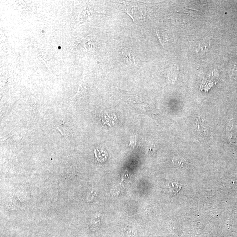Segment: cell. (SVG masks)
I'll return each instance as SVG.
<instances>
[{
    "instance_id": "obj_1",
    "label": "cell",
    "mask_w": 237,
    "mask_h": 237,
    "mask_svg": "<svg viewBox=\"0 0 237 237\" xmlns=\"http://www.w3.org/2000/svg\"><path fill=\"white\" fill-rule=\"evenodd\" d=\"M178 72L179 68L178 66H177V67H174L171 69L170 74H169V77H168V79H169V81H171L172 84H174L175 82L178 75Z\"/></svg>"
},
{
    "instance_id": "obj_2",
    "label": "cell",
    "mask_w": 237,
    "mask_h": 237,
    "mask_svg": "<svg viewBox=\"0 0 237 237\" xmlns=\"http://www.w3.org/2000/svg\"><path fill=\"white\" fill-rule=\"evenodd\" d=\"M227 133L229 141L232 143L235 138V130L232 124L230 123L227 126Z\"/></svg>"
},
{
    "instance_id": "obj_3",
    "label": "cell",
    "mask_w": 237,
    "mask_h": 237,
    "mask_svg": "<svg viewBox=\"0 0 237 237\" xmlns=\"http://www.w3.org/2000/svg\"><path fill=\"white\" fill-rule=\"evenodd\" d=\"M136 145V138L135 137H133L130 139V145L131 147H134Z\"/></svg>"
}]
</instances>
